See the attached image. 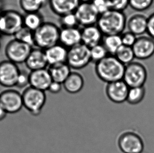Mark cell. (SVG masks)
Here are the masks:
<instances>
[{"label": "cell", "mask_w": 154, "mask_h": 153, "mask_svg": "<svg viewBox=\"0 0 154 153\" xmlns=\"http://www.w3.org/2000/svg\"><path fill=\"white\" fill-rule=\"evenodd\" d=\"M127 21L123 11L110 9L100 14L96 25L104 36L121 35L127 25Z\"/></svg>", "instance_id": "cell-1"}, {"label": "cell", "mask_w": 154, "mask_h": 153, "mask_svg": "<svg viewBox=\"0 0 154 153\" xmlns=\"http://www.w3.org/2000/svg\"><path fill=\"white\" fill-rule=\"evenodd\" d=\"M125 66L114 55H108L95 64V70L98 78L107 83L123 80Z\"/></svg>", "instance_id": "cell-2"}, {"label": "cell", "mask_w": 154, "mask_h": 153, "mask_svg": "<svg viewBox=\"0 0 154 153\" xmlns=\"http://www.w3.org/2000/svg\"><path fill=\"white\" fill-rule=\"evenodd\" d=\"M60 27L52 22H44L35 31L34 47L46 50L59 43Z\"/></svg>", "instance_id": "cell-3"}, {"label": "cell", "mask_w": 154, "mask_h": 153, "mask_svg": "<svg viewBox=\"0 0 154 153\" xmlns=\"http://www.w3.org/2000/svg\"><path fill=\"white\" fill-rule=\"evenodd\" d=\"M23 106L33 116H39L46 101L45 91L29 86L22 93Z\"/></svg>", "instance_id": "cell-4"}, {"label": "cell", "mask_w": 154, "mask_h": 153, "mask_svg": "<svg viewBox=\"0 0 154 153\" xmlns=\"http://www.w3.org/2000/svg\"><path fill=\"white\" fill-rule=\"evenodd\" d=\"M23 27V15L18 11L9 10L0 13V34L14 36Z\"/></svg>", "instance_id": "cell-5"}, {"label": "cell", "mask_w": 154, "mask_h": 153, "mask_svg": "<svg viewBox=\"0 0 154 153\" xmlns=\"http://www.w3.org/2000/svg\"><path fill=\"white\" fill-rule=\"evenodd\" d=\"M91 62L90 48L83 44L81 43L69 49L66 63L72 69H82Z\"/></svg>", "instance_id": "cell-6"}, {"label": "cell", "mask_w": 154, "mask_h": 153, "mask_svg": "<svg viewBox=\"0 0 154 153\" xmlns=\"http://www.w3.org/2000/svg\"><path fill=\"white\" fill-rule=\"evenodd\" d=\"M117 145L123 153H142L144 149L142 137L132 130H126L121 133L117 140Z\"/></svg>", "instance_id": "cell-7"}, {"label": "cell", "mask_w": 154, "mask_h": 153, "mask_svg": "<svg viewBox=\"0 0 154 153\" xmlns=\"http://www.w3.org/2000/svg\"><path fill=\"white\" fill-rule=\"evenodd\" d=\"M147 78V70L141 63L133 62L125 66L123 80L129 88L144 86Z\"/></svg>", "instance_id": "cell-8"}, {"label": "cell", "mask_w": 154, "mask_h": 153, "mask_svg": "<svg viewBox=\"0 0 154 153\" xmlns=\"http://www.w3.org/2000/svg\"><path fill=\"white\" fill-rule=\"evenodd\" d=\"M33 48L14 38L7 44L5 54L8 60L16 64L25 63Z\"/></svg>", "instance_id": "cell-9"}, {"label": "cell", "mask_w": 154, "mask_h": 153, "mask_svg": "<svg viewBox=\"0 0 154 153\" xmlns=\"http://www.w3.org/2000/svg\"><path fill=\"white\" fill-rule=\"evenodd\" d=\"M74 13L79 25L83 27L96 25L100 15L92 2H81Z\"/></svg>", "instance_id": "cell-10"}, {"label": "cell", "mask_w": 154, "mask_h": 153, "mask_svg": "<svg viewBox=\"0 0 154 153\" xmlns=\"http://www.w3.org/2000/svg\"><path fill=\"white\" fill-rule=\"evenodd\" d=\"M0 106L7 113L19 112L23 107L22 95L15 90H8L0 94Z\"/></svg>", "instance_id": "cell-11"}, {"label": "cell", "mask_w": 154, "mask_h": 153, "mask_svg": "<svg viewBox=\"0 0 154 153\" xmlns=\"http://www.w3.org/2000/svg\"><path fill=\"white\" fill-rule=\"evenodd\" d=\"M20 70L17 64L10 60L0 62V85L7 88L16 86Z\"/></svg>", "instance_id": "cell-12"}, {"label": "cell", "mask_w": 154, "mask_h": 153, "mask_svg": "<svg viewBox=\"0 0 154 153\" xmlns=\"http://www.w3.org/2000/svg\"><path fill=\"white\" fill-rule=\"evenodd\" d=\"M129 87L123 80L107 83L106 94L108 99L115 104H122L126 101Z\"/></svg>", "instance_id": "cell-13"}, {"label": "cell", "mask_w": 154, "mask_h": 153, "mask_svg": "<svg viewBox=\"0 0 154 153\" xmlns=\"http://www.w3.org/2000/svg\"><path fill=\"white\" fill-rule=\"evenodd\" d=\"M132 48L136 58L147 59L154 54V40L150 37L140 36L137 38Z\"/></svg>", "instance_id": "cell-14"}, {"label": "cell", "mask_w": 154, "mask_h": 153, "mask_svg": "<svg viewBox=\"0 0 154 153\" xmlns=\"http://www.w3.org/2000/svg\"><path fill=\"white\" fill-rule=\"evenodd\" d=\"M52 79L48 69L32 71L29 74V86L42 91H48Z\"/></svg>", "instance_id": "cell-15"}, {"label": "cell", "mask_w": 154, "mask_h": 153, "mask_svg": "<svg viewBox=\"0 0 154 153\" xmlns=\"http://www.w3.org/2000/svg\"><path fill=\"white\" fill-rule=\"evenodd\" d=\"M25 64L31 71L48 68L49 65L45 50L35 47L33 48Z\"/></svg>", "instance_id": "cell-16"}, {"label": "cell", "mask_w": 154, "mask_h": 153, "mask_svg": "<svg viewBox=\"0 0 154 153\" xmlns=\"http://www.w3.org/2000/svg\"><path fill=\"white\" fill-rule=\"evenodd\" d=\"M51 10L58 16L75 12L81 3L80 0H48Z\"/></svg>", "instance_id": "cell-17"}, {"label": "cell", "mask_w": 154, "mask_h": 153, "mask_svg": "<svg viewBox=\"0 0 154 153\" xmlns=\"http://www.w3.org/2000/svg\"><path fill=\"white\" fill-rule=\"evenodd\" d=\"M104 35L96 25L84 27L81 29L82 43L92 48L102 43Z\"/></svg>", "instance_id": "cell-18"}, {"label": "cell", "mask_w": 154, "mask_h": 153, "mask_svg": "<svg viewBox=\"0 0 154 153\" xmlns=\"http://www.w3.org/2000/svg\"><path fill=\"white\" fill-rule=\"evenodd\" d=\"M81 43V29L79 27L60 28L59 43L69 49Z\"/></svg>", "instance_id": "cell-19"}, {"label": "cell", "mask_w": 154, "mask_h": 153, "mask_svg": "<svg viewBox=\"0 0 154 153\" xmlns=\"http://www.w3.org/2000/svg\"><path fill=\"white\" fill-rule=\"evenodd\" d=\"M44 50L49 66L66 62L69 49L62 44H57Z\"/></svg>", "instance_id": "cell-20"}, {"label": "cell", "mask_w": 154, "mask_h": 153, "mask_svg": "<svg viewBox=\"0 0 154 153\" xmlns=\"http://www.w3.org/2000/svg\"><path fill=\"white\" fill-rule=\"evenodd\" d=\"M128 31L137 36L142 35L147 32V18L142 14L134 15L127 21Z\"/></svg>", "instance_id": "cell-21"}, {"label": "cell", "mask_w": 154, "mask_h": 153, "mask_svg": "<svg viewBox=\"0 0 154 153\" xmlns=\"http://www.w3.org/2000/svg\"><path fill=\"white\" fill-rule=\"evenodd\" d=\"M84 86V79L83 76L75 71H72L68 78L63 83L67 92L71 94L79 93Z\"/></svg>", "instance_id": "cell-22"}, {"label": "cell", "mask_w": 154, "mask_h": 153, "mask_svg": "<svg viewBox=\"0 0 154 153\" xmlns=\"http://www.w3.org/2000/svg\"><path fill=\"white\" fill-rule=\"evenodd\" d=\"M48 71L52 80L63 84L66 80L72 71L71 67L66 62L48 66Z\"/></svg>", "instance_id": "cell-23"}, {"label": "cell", "mask_w": 154, "mask_h": 153, "mask_svg": "<svg viewBox=\"0 0 154 153\" xmlns=\"http://www.w3.org/2000/svg\"><path fill=\"white\" fill-rule=\"evenodd\" d=\"M44 22V17L40 12L28 13L23 15L24 26L32 31H35Z\"/></svg>", "instance_id": "cell-24"}, {"label": "cell", "mask_w": 154, "mask_h": 153, "mask_svg": "<svg viewBox=\"0 0 154 153\" xmlns=\"http://www.w3.org/2000/svg\"><path fill=\"white\" fill-rule=\"evenodd\" d=\"M48 2V0H19L20 7L25 13L40 12Z\"/></svg>", "instance_id": "cell-25"}, {"label": "cell", "mask_w": 154, "mask_h": 153, "mask_svg": "<svg viewBox=\"0 0 154 153\" xmlns=\"http://www.w3.org/2000/svg\"><path fill=\"white\" fill-rule=\"evenodd\" d=\"M102 44L108 54L112 55H114L117 50L123 45L121 35H119L104 36Z\"/></svg>", "instance_id": "cell-26"}, {"label": "cell", "mask_w": 154, "mask_h": 153, "mask_svg": "<svg viewBox=\"0 0 154 153\" xmlns=\"http://www.w3.org/2000/svg\"><path fill=\"white\" fill-rule=\"evenodd\" d=\"M146 94V89L143 87L129 88L126 102L131 105H137L143 100Z\"/></svg>", "instance_id": "cell-27"}, {"label": "cell", "mask_w": 154, "mask_h": 153, "mask_svg": "<svg viewBox=\"0 0 154 153\" xmlns=\"http://www.w3.org/2000/svg\"><path fill=\"white\" fill-rule=\"evenodd\" d=\"M114 56L125 66L133 62V60L135 58L132 47L123 45L117 50Z\"/></svg>", "instance_id": "cell-28"}, {"label": "cell", "mask_w": 154, "mask_h": 153, "mask_svg": "<svg viewBox=\"0 0 154 153\" xmlns=\"http://www.w3.org/2000/svg\"><path fill=\"white\" fill-rule=\"evenodd\" d=\"M15 39L27 44L32 47H34V32L24 27L21 28L14 36Z\"/></svg>", "instance_id": "cell-29"}, {"label": "cell", "mask_w": 154, "mask_h": 153, "mask_svg": "<svg viewBox=\"0 0 154 153\" xmlns=\"http://www.w3.org/2000/svg\"><path fill=\"white\" fill-rule=\"evenodd\" d=\"M90 54L92 62H94L95 64L102 60L109 55L106 48L102 43L90 48Z\"/></svg>", "instance_id": "cell-30"}, {"label": "cell", "mask_w": 154, "mask_h": 153, "mask_svg": "<svg viewBox=\"0 0 154 153\" xmlns=\"http://www.w3.org/2000/svg\"><path fill=\"white\" fill-rule=\"evenodd\" d=\"M59 22L60 28L78 27L79 24L74 13H69L60 17Z\"/></svg>", "instance_id": "cell-31"}, {"label": "cell", "mask_w": 154, "mask_h": 153, "mask_svg": "<svg viewBox=\"0 0 154 153\" xmlns=\"http://www.w3.org/2000/svg\"><path fill=\"white\" fill-rule=\"evenodd\" d=\"M154 0H129V5L136 11L142 12L149 8Z\"/></svg>", "instance_id": "cell-32"}, {"label": "cell", "mask_w": 154, "mask_h": 153, "mask_svg": "<svg viewBox=\"0 0 154 153\" xmlns=\"http://www.w3.org/2000/svg\"><path fill=\"white\" fill-rule=\"evenodd\" d=\"M100 14L111 9L109 0H93L92 2Z\"/></svg>", "instance_id": "cell-33"}, {"label": "cell", "mask_w": 154, "mask_h": 153, "mask_svg": "<svg viewBox=\"0 0 154 153\" xmlns=\"http://www.w3.org/2000/svg\"><path fill=\"white\" fill-rule=\"evenodd\" d=\"M123 45L132 47L137 40V36L130 32H126L121 35Z\"/></svg>", "instance_id": "cell-34"}, {"label": "cell", "mask_w": 154, "mask_h": 153, "mask_svg": "<svg viewBox=\"0 0 154 153\" xmlns=\"http://www.w3.org/2000/svg\"><path fill=\"white\" fill-rule=\"evenodd\" d=\"M29 74L26 71L20 70L16 86L20 88H23L29 85Z\"/></svg>", "instance_id": "cell-35"}, {"label": "cell", "mask_w": 154, "mask_h": 153, "mask_svg": "<svg viewBox=\"0 0 154 153\" xmlns=\"http://www.w3.org/2000/svg\"><path fill=\"white\" fill-rule=\"evenodd\" d=\"M147 33L149 37L154 40V13L147 18Z\"/></svg>", "instance_id": "cell-36"}, {"label": "cell", "mask_w": 154, "mask_h": 153, "mask_svg": "<svg viewBox=\"0 0 154 153\" xmlns=\"http://www.w3.org/2000/svg\"><path fill=\"white\" fill-rule=\"evenodd\" d=\"M62 87L63 84L62 83L53 81L52 83H51L48 91L53 94H57L62 90Z\"/></svg>", "instance_id": "cell-37"}, {"label": "cell", "mask_w": 154, "mask_h": 153, "mask_svg": "<svg viewBox=\"0 0 154 153\" xmlns=\"http://www.w3.org/2000/svg\"><path fill=\"white\" fill-rule=\"evenodd\" d=\"M6 114L7 113L2 108V106H0V121L3 120L4 118L6 117Z\"/></svg>", "instance_id": "cell-38"}, {"label": "cell", "mask_w": 154, "mask_h": 153, "mask_svg": "<svg viewBox=\"0 0 154 153\" xmlns=\"http://www.w3.org/2000/svg\"><path fill=\"white\" fill-rule=\"evenodd\" d=\"M4 2L3 0H0V13L3 11L4 8Z\"/></svg>", "instance_id": "cell-39"}, {"label": "cell", "mask_w": 154, "mask_h": 153, "mask_svg": "<svg viewBox=\"0 0 154 153\" xmlns=\"http://www.w3.org/2000/svg\"><path fill=\"white\" fill-rule=\"evenodd\" d=\"M93 0H80L81 2H92Z\"/></svg>", "instance_id": "cell-40"}, {"label": "cell", "mask_w": 154, "mask_h": 153, "mask_svg": "<svg viewBox=\"0 0 154 153\" xmlns=\"http://www.w3.org/2000/svg\"><path fill=\"white\" fill-rule=\"evenodd\" d=\"M0 48H1V41H0Z\"/></svg>", "instance_id": "cell-41"}]
</instances>
